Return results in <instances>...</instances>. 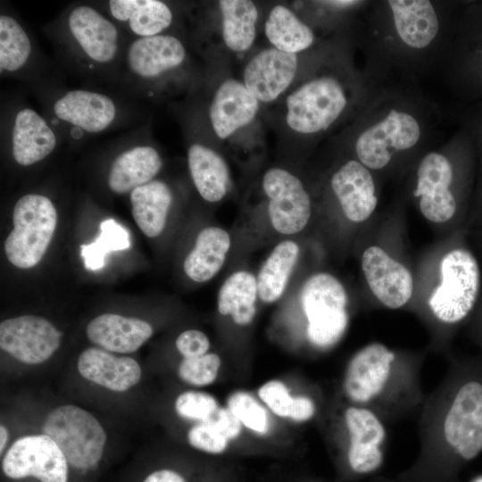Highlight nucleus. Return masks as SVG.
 <instances>
[{"instance_id": "nucleus-1", "label": "nucleus", "mask_w": 482, "mask_h": 482, "mask_svg": "<svg viewBox=\"0 0 482 482\" xmlns=\"http://www.w3.org/2000/svg\"><path fill=\"white\" fill-rule=\"evenodd\" d=\"M457 2H369L365 11L366 72L378 82L392 71L403 79L436 70L445 53Z\"/></svg>"}, {"instance_id": "nucleus-2", "label": "nucleus", "mask_w": 482, "mask_h": 482, "mask_svg": "<svg viewBox=\"0 0 482 482\" xmlns=\"http://www.w3.org/2000/svg\"><path fill=\"white\" fill-rule=\"evenodd\" d=\"M353 136L354 159L371 171L420 151L434 140L439 110L412 84L378 83L357 114Z\"/></svg>"}, {"instance_id": "nucleus-3", "label": "nucleus", "mask_w": 482, "mask_h": 482, "mask_svg": "<svg viewBox=\"0 0 482 482\" xmlns=\"http://www.w3.org/2000/svg\"><path fill=\"white\" fill-rule=\"evenodd\" d=\"M59 62L89 82H119L129 36L96 4L75 3L46 24Z\"/></svg>"}, {"instance_id": "nucleus-4", "label": "nucleus", "mask_w": 482, "mask_h": 482, "mask_svg": "<svg viewBox=\"0 0 482 482\" xmlns=\"http://www.w3.org/2000/svg\"><path fill=\"white\" fill-rule=\"evenodd\" d=\"M447 140L443 147L420 154L415 170L413 196L421 214L435 223L455 217L477 169L475 146L465 129L460 126Z\"/></svg>"}, {"instance_id": "nucleus-5", "label": "nucleus", "mask_w": 482, "mask_h": 482, "mask_svg": "<svg viewBox=\"0 0 482 482\" xmlns=\"http://www.w3.org/2000/svg\"><path fill=\"white\" fill-rule=\"evenodd\" d=\"M342 75H314L288 95L286 120L292 130L321 134L351 111L359 112L364 107L378 83L366 71L347 78Z\"/></svg>"}, {"instance_id": "nucleus-6", "label": "nucleus", "mask_w": 482, "mask_h": 482, "mask_svg": "<svg viewBox=\"0 0 482 482\" xmlns=\"http://www.w3.org/2000/svg\"><path fill=\"white\" fill-rule=\"evenodd\" d=\"M436 70L465 106L482 102V0L457 2Z\"/></svg>"}, {"instance_id": "nucleus-7", "label": "nucleus", "mask_w": 482, "mask_h": 482, "mask_svg": "<svg viewBox=\"0 0 482 482\" xmlns=\"http://www.w3.org/2000/svg\"><path fill=\"white\" fill-rule=\"evenodd\" d=\"M46 116L62 138L80 140L120 124L128 109L116 96L87 88L44 91Z\"/></svg>"}, {"instance_id": "nucleus-8", "label": "nucleus", "mask_w": 482, "mask_h": 482, "mask_svg": "<svg viewBox=\"0 0 482 482\" xmlns=\"http://www.w3.org/2000/svg\"><path fill=\"white\" fill-rule=\"evenodd\" d=\"M440 275V284L428 300L429 308L442 322L458 323L470 315L480 296L478 261L469 248L455 246L443 256Z\"/></svg>"}, {"instance_id": "nucleus-9", "label": "nucleus", "mask_w": 482, "mask_h": 482, "mask_svg": "<svg viewBox=\"0 0 482 482\" xmlns=\"http://www.w3.org/2000/svg\"><path fill=\"white\" fill-rule=\"evenodd\" d=\"M300 301L310 343L320 348L336 345L349 321L348 296L340 280L328 272L310 276L301 288Z\"/></svg>"}, {"instance_id": "nucleus-10", "label": "nucleus", "mask_w": 482, "mask_h": 482, "mask_svg": "<svg viewBox=\"0 0 482 482\" xmlns=\"http://www.w3.org/2000/svg\"><path fill=\"white\" fill-rule=\"evenodd\" d=\"M13 229L4 242L9 262L20 269L37 265L54 236L57 212L46 195L27 194L16 202L12 211Z\"/></svg>"}, {"instance_id": "nucleus-11", "label": "nucleus", "mask_w": 482, "mask_h": 482, "mask_svg": "<svg viewBox=\"0 0 482 482\" xmlns=\"http://www.w3.org/2000/svg\"><path fill=\"white\" fill-rule=\"evenodd\" d=\"M187 50L179 38L170 34L130 38L124 53L119 82L140 97L158 80L181 68Z\"/></svg>"}, {"instance_id": "nucleus-12", "label": "nucleus", "mask_w": 482, "mask_h": 482, "mask_svg": "<svg viewBox=\"0 0 482 482\" xmlns=\"http://www.w3.org/2000/svg\"><path fill=\"white\" fill-rule=\"evenodd\" d=\"M0 74L33 84L44 91L55 88L59 73L41 52L32 32L11 11L0 14ZM38 89V90H39Z\"/></svg>"}, {"instance_id": "nucleus-13", "label": "nucleus", "mask_w": 482, "mask_h": 482, "mask_svg": "<svg viewBox=\"0 0 482 482\" xmlns=\"http://www.w3.org/2000/svg\"><path fill=\"white\" fill-rule=\"evenodd\" d=\"M42 431L59 446L74 468H92L103 455L106 441L104 428L91 413L76 405H62L53 410Z\"/></svg>"}, {"instance_id": "nucleus-14", "label": "nucleus", "mask_w": 482, "mask_h": 482, "mask_svg": "<svg viewBox=\"0 0 482 482\" xmlns=\"http://www.w3.org/2000/svg\"><path fill=\"white\" fill-rule=\"evenodd\" d=\"M2 140L6 141L12 159L21 167H30L46 160L62 137L32 107L16 104L5 112Z\"/></svg>"}, {"instance_id": "nucleus-15", "label": "nucleus", "mask_w": 482, "mask_h": 482, "mask_svg": "<svg viewBox=\"0 0 482 482\" xmlns=\"http://www.w3.org/2000/svg\"><path fill=\"white\" fill-rule=\"evenodd\" d=\"M271 227L282 235L301 232L312 215V201L303 182L281 168L269 169L262 179Z\"/></svg>"}, {"instance_id": "nucleus-16", "label": "nucleus", "mask_w": 482, "mask_h": 482, "mask_svg": "<svg viewBox=\"0 0 482 482\" xmlns=\"http://www.w3.org/2000/svg\"><path fill=\"white\" fill-rule=\"evenodd\" d=\"M68 461L59 446L46 435L17 439L5 453L2 469L13 479L34 477L41 482H67Z\"/></svg>"}, {"instance_id": "nucleus-17", "label": "nucleus", "mask_w": 482, "mask_h": 482, "mask_svg": "<svg viewBox=\"0 0 482 482\" xmlns=\"http://www.w3.org/2000/svg\"><path fill=\"white\" fill-rule=\"evenodd\" d=\"M444 436L464 460H471L482 451L481 383L470 381L458 390L445 419Z\"/></svg>"}, {"instance_id": "nucleus-18", "label": "nucleus", "mask_w": 482, "mask_h": 482, "mask_svg": "<svg viewBox=\"0 0 482 482\" xmlns=\"http://www.w3.org/2000/svg\"><path fill=\"white\" fill-rule=\"evenodd\" d=\"M62 333L46 319L22 315L0 324L1 349L27 364L47 361L58 349Z\"/></svg>"}, {"instance_id": "nucleus-19", "label": "nucleus", "mask_w": 482, "mask_h": 482, "mask_svg": "<svg viewBox=\"0 0 482 482\" xmlns=\"http://www.w3.org/2000/svg\"><path fill=\"white\" fill-rule=\"evenodd\" d=\"M362 269L372 294L383 305L398 309L411 299L413 279L410 270L380 246L364 250Z\"/></svg>"}, {"instance_id": "nucleus-20", "label": "nucleus", "mask_w": 482, "mask_h": 482, "mask_svg": "<svg viewBox=\"0 0 482 482\" xmlns=\"http://www.w3.org/2000/svg\"><path fill=\"white\" fill-rule=\"evenodd\" d=\"M330 187L344 215L352 222L368 220L377 207L373 171L354 158L348 159L333 172Z\"/></svg>"}, {"instance_id": "nucleus-21", "label": "nucleus", "mask_w": 482, "mask_h": 482, "mask_svg": "<svg viewBox=\"0 0 482 482\" xmlns=\"http://www.w3.org/2000/svg\"><path fill=\"white\" fill-rule=\"evenodd\" d=\"M395 354L380 343L360 349L350 360L343 383L347 398L355 403H366L384 388Z\"/></svg>"}, {"instance_id": "nucleus-22", "label": "nucleus", "mask_w": 482, "mask_h": 482, "mask_svg": "<svg viewBox=\"0 0 482 482\" xmlns=\"http://www.w3.org/2000/svg\"><path fill=\"white\" fill-rule=\"evenodd\" d=\"M297 70L296 54L270 47L259 52L248 62L243 83L259 102L269 103L290 86Z\"/></svg>"}, {"instance_id": "nucleus-23", "label": "nucleus", "mask_w": 482, "mask_h": 482, "mask_svg": "<svg viewBox=\"0 0 482 482\" xmlns=\"http://www.w3.org/2000/svg\"><path fill=\"white\" fill-rule=\"evenodd\" d=\"M96 4L129 38L168 34L165 31L174 21L171 8L160 0H109Z\"/></svg>"}, {"instance_id": "nucleus-24", "label": "nucleus", "mask_w": 482, "mask_h": 482, "mask_svg": "<svg viewBox=\"0 0 482 482\" xmlns=\"http://www.w3.org/2000/svg\"><path fill=\"white\" fill-rule=\"evenodd\" d=\"M345 422L349 433L347 459L351 469L359 474L375 471L383 461L380 445L386 431L381 421L366 408L349 407Z\"/></svg>"}, {"instance_id": "nucleus-25", "label": "nucleus", "mask_w": 482, "mask_h": 482, "mask_svg": "<svg viewBox=\"0 0 482 482\" xmlns=\"http://www.w3.org/2000/svg\"><path fill=\"white\" fill-rule=\"evenodd\" d=\"M259 109V101L243 82L229 79L215 91L209 117L214 133L225 139L249 124Z\"/></svg>"}, {"instance_id": "nucleus-26", "label": "nucleus", "mask_w": 482, "mask_h": 482, "mask_svg": "<svg viewBox=\"0 0 482 482\" xmlns=\"http://www.w3.org/2000/svg\"><path fill=\"white\" fill-rule=\"evenodd\" d=\"M77 368L87 380L115 392L129 390L141 378V368L136 360L98 347L84 350Z\"/></svg>"}, {"instance_id": "nucleus-27", "label": "nucleus", "mask_w": 482, "mask_h": 482, "mask_svg": "<svg viewBox=\"0 0 482 482\" xmlns=\"http://www.w3.org/2000/svg\"><path fill=\"white\" fill-rule=\"evenodd\" d=\"M162 166V160L155 147L148 144H134L125 147L112 160L107 178L108 187L115 194L130 193L154 180Z\"/></svg>"}, {"instance_id": "nucleus-28", "label": "nucleus", "mask_w": 482, "mask_h": 482, "mask_svg": "<svg viewBox=\"0 0 482 482\" xmlns=\"http://www.w3.org/2000/svg\"><path fill=\"white\" fill-rule=\"evenodd\" d=\"M153 335L152 326L140 319L104 313L87 327L88 339L102 349L130 353L141 347Z\"/></svg>"}, {"instance_id": "nucleus-29", "label": "nucleus", "mask_w": 482, "mask_h": 482, "mask_svg": "<svg viewBox=\"0 0 482 482\" xmlns=\"http://www.w3.org/2000/svg\"><path fill=\"white\" fill-rule=\"evenodd\" d=\"M230 245V236L225 229L215 226L203 229L184 260L186 275L197 283L210 280L224 265Z\"/></svg>"}, {"instance_id": "nucleus-30", "label": "nucleus", "mask_w": 482, "mask_h": 482, "mask_svg": "<svg viewBox=\"0 0 482 482\" xmlns=\"http://www.w3.org/2000/svg\"><path fill=\"white\" fill-rule=\"evenodd\" d=\"M187 165L193 183L205 201L217 203L226 195L229 170L217 152L200 143H193L187 148Z\"/></svg>"}, {"instance_id": "nucleus-31", "label": "nucleus", "mask_w": 482, "mask_h": 482, "mask_svg": "<svg viewBox=\"0 0 482 482\" xmlns=\"http://www.w3.org/2000/svg\"><path fill=\"white\" fill-rule=\"evenodd\" d=\"M133 218L148 237L159 236L166 224L172 193L163 181L154 179L130 192Z\"/></svg>"}, {"instance_id": "nucleus-32", "label": "nucleus", "mask_w": 482, "mask_h": 482, "mask_svg": "<svg viewBox=\"0 0 482 482\" xmlns=\"http://www.w3.org/2000/svg\"><path fill=\"white\" fill-rule=\"evenodd\" d=\"M258 298L256 277L247 270H237L220 287L217 309L222 316L230 317L235 324L247 326L256 315Z\"/></svg>"}, {"instance_id": "nucleus-33", "label": "nucleus", "mask_w": 482, "mask_h": 482, "mask_svg": "<svg viewBox=\"0 0 482 482\" xmlns=\"http://www.w3.org/2000/svg\"><path fill=\"white\" fill-rule=\"evenodd\" d=\"M299 253L298 244L292 240L281 241L273 248L256 277L261 301L271 303L282 296Z\"/></svg>"}, {"instance_id": "nucleus-34", "label": "nucleus", "mask_w": 482, "mask_h": 482, "mask_svg": "<svg viewBox=\"0 0 482 482\" xmlns=\"http://www.w3.org/2000/svg\"><path fill=\"white\" fill-rule=\"evenodd\" d=\"M265 34L276 49L290 54L306 50L315 42L312 28L282 4L270 10L265 22Z\"/></svg>"}, {"instance_id": "nucleus-35", "label": "nucleus", "mask_w": 482, "mask_h": 482, "mask_svg": "<svg viewBox=\"0 0 482 482\" xmlns=\"http://www.w3.org/2000/svg\"><path fill=\"white\" fill-rule=\"evenodd\" d=\"M222 37L226 46L235 52L251 47L256 35L258 11L250 0H220Z\"/></svg>"}, {"instance_id": "nucleus-36", "label": "nucleus", "mask_w": 482, "mask_h": 482, "mask_svg": "<svg viewBox=\"0 0 482 482\" xmlns=\"http://www.w3.org/2000/svg\"><path fill=\"white\" fill-rule=\"evenodd\" d=\"M130 238L128 231L112 219L100 224V235L95 242L81 245V256L87 270H97L104 266L108 253L129 248Z\"/></svg>"}, {"instance_id": "nucleus-37", "label": "nucleus", "mask_w": 482, "mask_h": 482, "mask_svg": "<svg viewBox=\"0 0 482 482\" xmlns=\"http://www.w3.org/2000/svg\"><path fill=\"white\" fill-rule=\"evenodd\" d=\"M227 407L237 416L243 427L258 435L270 431V417L263 407L250 393L238 390L227 399Z\"/></svg>"}, {"instance_id": "nucleus-38", "label": "nucleus", "mask_w": 482, "mask_h": 482, "mask_svg": "<svg viewBox=\"0 0 482 482\" xmlns=\"http://www.w3.org/2000/svg\"><path fill=\"white\" fill-rule=\"evenodd\" d=\"M220 366V357L217 353H207L197 357L183 358L178 374L188 385L206 386L216 380Z\"/></svg>"}, {"instance_id": "nucleus-39", "label": "nucleus", "mask_w": 482, "mask_h": 482, "mask_svg": "<svg viewBox=\"0 0 482 482\" xmlns=\"http://www.w3.org/2000/svg\"><path fill=\"white\" fill-rule=\"evenodd\" d=\"M174 407L179 417L196 423L210 420L220 408L213 395L200 391L181 393L176 398Z\"/></svg>"}, {"instance_id": "nucleus-40", "label": "nucleus", "mask_w": 482, "mask_h": 482, "mask_svg": "<svg viewBox=\"0 0 482 482\" xmlns=\"http://www.w3.org/2000/svg\"><path fill=\"white\" fill-rule=\"evenodd\" d=\"M460 126L470 136L477 155L478 181L476 188V200L482 212V102L464 106L460 113Z\"/></svg>"}, {"instance_id": "nucleus-41", "label": "nucleus", "mask_w": 482, "mask_h": 482, "mask_svg": "<svg viewBox=\"0 0 482 482\" xmlns=\"http://www.w3.org/2000/svg\"><path fill=\"white\" fill-rule=\"evenodd\" d=\"M187 441L194 448L212 454L224 453L230 442L211 420L194 425L187 432Z\"/></svg>"}, {"instance_id": "nucleus-42", "label": "nucleus", "mask_w": 482, "mask_h": 482, "mask_svg": "<svg viewBox=\"0 0 482 482\" xmlns=\"http://www.w3.org/2000/svg\"><path fill=\"white\" fill-rule=\"evenodd\" d=\"M258 397L274 415L289 419L295 395L284 382L272 379L263 383L258 389Z\"/></svg>"}, {"instance_id": "nucleus-43", "label": "nucleus", "mask_w": 482, "mask_h": 482, "mask_svg": "<svg viewBox=\"0 0 482 482\" xmlns=\"http://www.w3.org/2000/svg\"><path fill=\"white\" fill-rule=\"evenodd\" d=\"M175 345L183 358H192L207 353L211 344L204 332L188 329L179 335Z\"/></svg>"}, {"instance_id": "nucleus-44", "label": "nucleus", "mask_w": 482, "mask_h": 482, "mask_svg": "<svg viewBox=\"0 0 482 482\" xmlns=\"http://www.w3.org/2000/svg\"><path fill=\"white\" fill-rule=\"evenodd\" d=\"M211 420L229 441L239 436L242 431V423L227 406L220 407Z\"/></svg>"}, {"instance_id": "nucleus-45", "label": "nucleus", "mask_w": 482, "mask_h": 482, "mask_svg": "<svg viewBox=\"0 0 482 482\" xmlns=\"http://www.w3.org/2000/svg\"><path fill=\"white\" fill-rule=\"evenodd\" d=\"M315 413L313 401L305 395H295L289 420L295 422H304L311 420Z\"/></svg>"}, {"instance_id": "nucleus-46", "label": "nucleus", "mask_w": 482, "mask_h": 482, "mask_svg": "<svg viewBox=\"0 0 482 482\" xmlns=\"http://www.w3.org/2000/svg\"><path fill=\"white\" fill-rule=\"evenodd\" d=\"M143 482H186V480L174 470H159L147 476Z\"/></svg>"}, {"instance_id": "nucleus-47", "label": "nucleus", "mask_w": 482, "mask_h": 482, "mask_svg": "<svg viewBox=\"0 0 482 482\" xmlns=\"http://www.w3.org/2000/svg\"><path fill=\"white\" fill-rule=\"evenodd\" d=\"M8 431L6 429V428L4 426V425H1L0 427V452L2 453L5 445H6V442H7V439H8Z\"/></svg>"}, {"instance_id": "nucleus-48", "label": "nucleus", "mask_w": 482, "mask_h": 482, "mask_svg": "<svg viewBox=\"0 0 482 482\" xmlns=\"http://www.w3.org/2000/svg\"><path fill=\"white\" fill-rule=\"evenodd\" d=\"M474 482H482V477H481V478H477L476 480H474Z\"/></svg>"}]
</instances>
